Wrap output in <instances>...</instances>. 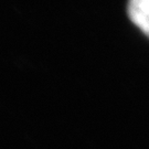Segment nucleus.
I'll use <instances>...</instances> for the list:
<instances>
[{"mask_svg": "<svg viewBox=\"0 0 149 149\" xmlns=\"http://www.w3.org/2000/svg\"><path fill=\"white\" fill-rule=\"evenodd\" d=\"M128 13L134 23L149 37V0H129Z\"/></svg>", "mask_w": 149, "mask_h": 149, "instance_id": "1", "label": "nucleus"}]
</instances>
